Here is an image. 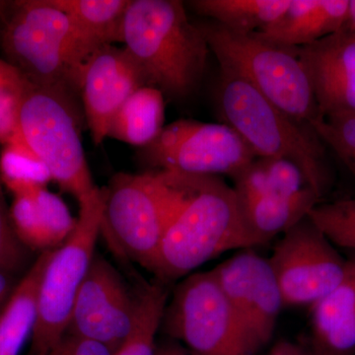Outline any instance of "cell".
Returning a JSON list of instances; mask_svg holds the SVG:
<instances>
[{
    "label": "cell",
    "mask_w": 355,
    "mask_h": 355,
    "mask_svg": "<svg viewBox=\"0 0 355 355\" xmlns=\"http://www.w3.org/2000/svg\"><path fill=\"white\" fill-rule=\"evenodd\" d=\"M153 355H198L180 342L156 345Z\"/></svg>",
    "instance_id": "33"
},
{
    "label": "cell",
    "mask_w": 355,
    "mask_h": 355,
    "mask_svg": "<svg viewBox=\"0 0 355 355\" xmlns=\"http://www.w3.org/2000/svg\"><path fill=\"white\" fill-rule=\"evenodd\" d=\"M123 44L146 85L174 99L197 89L210 51L202 30L178 0H130Z\"/></svg>",
    "instance_id": "2"
},
{
    "label": "cell",
    "mask_w": 355,
    "mask_h": 355,
    "mask_svg": "<svg viewBox=\"0 0 355 355\" xmlns=\"http://www.w3.org/2000/svg\"><path fill=\"white\" fill-rule=\"evenodd\" d=\"M256 246L233 187L202 176L166 231L153 273L168 284L225 252Z\"/></svg>",
    "instance_id": "3"
},
{
    "label": "cell",
    "mask_w": 355,
    "mask_h": 355,
    "mask_svg": "<svg viewBox=\"0 0 355 355\" xmlns=\"http://www.w3.org/2000/svg\"><path fill=\"white\" fill-rule=\"evenodd\" d=\"M2 187L0 180V270L12 275L24 263L26 247L14 231Z\"/></svg>",
    "instance_id": "30"
},
{
    "label": "cell",
    "mask_w": 355,
    "mask_h": 355,
    "mask_svg": "<svg viewBox=\"0 0 355 355\" xmlns=\"http://www.w3.org/2000/svg\"><path fill=\"white\" fill-rule=\"evenodd\" d=\"M311 309L309 342L322 355L355 354V254L342 282Z\"/></svg>",
    "instance_id": "17"
},
{
    "label": "cell",
    "mask_w": 355,
    "mask_h": 355,
    "mask_svg": "<svg viewBox=\"0 0 355 355\" xmlns=\"http://www.w3.org/2000/svg\"><path fill=\"white\" fill-rule=\"evenodd\" d=\"M0 46L30 83L76 102L84 64L98 49L49 0L0 1Z\"/></svg>",
    "instance_id": "1"
},
{
    "label": "cell",
    "mask_w": 355,
    "mask_h": 355,
    "mask_svg": "<svg viewBox=\"0 0 355 355\" xmlns=\"http://www.w3.org/2000/svg\"><path fill=\"white\" fill-rule=\"evenodd\" d=\"M354 355H355V354Z\"/></svg>",
    "instance_id": "36"
},
{
    "label": "cell",
    "mask_w": 355,
    "mask_h": 355,
    "mask_svg": "<svg viewBox=\"0 0 355 355\" xmlns=\"http://www.w3.org/2000/svg\"><path fill=\"white\" fill-rule=\"evenodd\" d=\"M219 76L216 101L223 123L237 132L257 158L295 163L323 198L331 187V173L324 144L311 125L294 121L239 77L222 70Z\"/></svg>",
    "instance_id": "4"
},
{
    "label": "cell",
    "mask_w": 355,
    "mask_h": 355,
    "mask_svg": "<svg viewBox=\"0 0 355 355\" xmlns=\"http://www.w3.org/2000/svg\"><path fill=\"white\" fill-rule=\"evenodd\" d=\"M291 0H193L190 6L200 15L211 18L231 31L254 34L284 13Z\"/></svg>",
    "instance_id": "24"
},
{
    "label": "cell",
    "mask_w": 355,
    "mask_h": 355,
    "mask_svg": "<svg viewBox=\"0 0 355 355\" xmlns=\"http://www.w3.org/2000/svg\"><path fill=\"white\" fill-rule=\"evenodd\" d=\"M310 125L355 178V113L318 116Z\"/></svg>",
    "instance_id": "29"
},
{
    "label": "cell",
    "mask_w": 355,
    "mask_h": 355,
    "mask_svg": "<svg viewBox=\"0 0 355 355\" xmlns=\"http://www.w3.org/2000/svg\"><path fill=\"white\" fill-rule=\"evenodd\" d=\"M342 30L355 34V0H349V14L347 22Z\"/></svg>",
    "instance_id": "35"
},
{
    "label": "cell",
    "mask_w": 355,
    "mask_h": 355,
    "mask_svg": "<svg viewBox=\"0 0 355 355\" xmlns=\"http://www.w3.org/2000/svg\"><path fill=\"white\" fill-rule=\"evenodd\" d=\"M29 80L0 58V144L6 146L19 137L21 105Z\"/></svg>",
    "instance_id": "28"
},
{
    "label": "cell",
    "mask_w": 355,
    "mask_h": 355,
    "mask_svg": "<svg viewBox=\"0 0 355 355\" xmlns=\"http://www.w3.org/2000/svg\"><path fill=\"white\" fill-rule=\"evenodd\" d=\"M284 307H312L340 282L347 260L305 217L284 234L268 259Z\"/></svg>",
    "instance_id": "11"
},
{
    "label": "cell",
    "mask_w": 355,
    "mask_h": 355,
    "mask_svg": "<svg viewBox=\"0 0 355 355\" xmlns=\"http://www.w3.org/2000/svg\"><path fill=\"white\" fill-rule=\"evenodd\" d=\"M232 179L240 202L268 196H293L311 188L301 168L282 158H256Z\"/></svg>",
    "instance_id": "22"
},
{
    "label": "cell",
    "mask_w": 355,
    "mask_h": 355,
    "mask_svg": "<svg viewBox=\"0 0 355 355\" xmlns=\"http://www.w3.org/2000/svg\"><path fill=\"white\" fill-rule=\"evenodd\" d=\"M144 86V77L125 48L104 44L88 58L81 76L80 97L96 146L108 137L116 112Z\"/></svg>",
    "instance_id": "14"
},
{
    "label": "cell",
    "mask_w": 355,
    "mask_h": 355,
    "mask_svg": "<svg viewBox=\"0 0 355 355\" xmlns=\"http://www.w3.org/2000/svg\"><path fill=\"white\" fill-rule=\"evenodd\" d=\"M77 102L30 83L21 105L19 137L50 171L53 181L78 200L94 193L80 137Z\"/></svg>",
    "instance_id": "8"
},
{
    "label": "cell",
    "mask_w": 355,
    "mask_h": 355,
    "mask_svg": "<svg viewBox=\"0 0 355 355\" xmlns=\"http://www.w3.org/2000/svg\"><path fill=\"white\" fill-rule=\"evenodd\" d=\"M308 217L333 244L355 254V197L319 202Z\"/></svg>",
    "instance_id": "27"
},
{
    "label": "cell",
    "mask_w": 355,
    "mask_h": 355,
    "mask_svg": "<svg viewBox=\"0 0 355 355\" xmlns=\"http://www.w3.org/2000/svg\"><path fill=\"white\" fill-rule=\"evenodd\" d=\"M211 272L238 321L261 352L272 340L284 307L268 259L253 248L240 250Z\"/></svg>",
    "instance_id": "12"
},
{
    "label": "cell",
    "mask_w": 355,
    "mask_h": 355,
    "mask_svg": "<svg viewBox=\"0 0 355 355\" xmlns=\"http://www.w3.org/2000/svg\"><path fill=\"white\" fill-rule=\"evenodd\" d=\"M139 309L132 333L114 355H153L156 334L168 303L167 284L156 280L140 289Z\"/></svg>",
    "instance_id": "26"
},
{
    "label": "cell",
    "mask_w": 355,
    "mask_h": 355,
    "mask_svg": "<svg viewBox=\"0 0 355 355\" xmlns=\"http://www.w3.org/2000/svg\"><path fill=\"white\" fill-rule=\"evenodd\" d=\"M49 355H114V352L101 343L65 334Z\"/></svg>",
    "instance_id": "31"
},
{
    "label": "cell",
    "mask_w": 355,
    "mask_h": 355,
    "mask_svg": "<svg viewBox=\"0 0 355 355\" xmlns=\"http://www.w3.org/2000/svg\"><path fill=\"white\" fill-rule=\"evenodd\" d=\"M295 51L310 77L318 116L355 113V34L340 30Z\"/></svg>",
    "instance_id": "15"
},
{
    "label": "cell",
    "mask_w": 355,
    "mask_h": 355,
    "mask_svg": "<svg viewBox=\"0 0 355 355\" xmlns=\"http://www.w3.org/2000/svg\"><path fill=\"white\" fill-rule=\"evenodd\" d=\"M321 200L312 188H306L293 196H268L239 203L248 230L261 246L307 217Z\"/></svg>",
    "instance_id": "19"
},
{
    "label": "cell",
    "mask_w": 355,
    "mask_h": 355,
    "mask_svg": "<svg viewBox=\"0 0 355 355\" xmlns=\"http://www.w3.org/2000/svg\"><path fill=\"white\" fill-rule=\"evenodd\" d=\"M222 71L251 84L268 101L303 125L318 116L310 77L295 49L231 31L216 22L198 25Z\"/></svg>",
    "instance_id": "6"
},
{
    "label": "cell",
    "mask_w": 355,
    "mask_h": 355,
    "mask_svg": "<svg viewBox=\"0 0 355 355\" xmlns=\"http://www.w3.org/2000/svg\"><path fill=\"white\" fill-rule=\"evenodd\" d=\"M12 289V277L11 273L0 270V305L4 302L6 297L11 295Z\"/></svg>",
    "instance_id": "34"
},
{
    "label": "cell",
    "mask_w": 355,
    "mask_h": 355,
    "mask_svg": "<svg viewBox=\"0 0 355 355\" xmlns=\"http://www.w3.org/2000/svg\"><path fill=\"white\" fill-rule=\"evenodd\" d=\"M137 309L139 296L132 297L114 266L95 254L65 334L96 340L116 352L132 333Z\"/></svg>",
    "instance_id": "13"
},
{
    "label": "cell",
    "mask_w": 355,
    "mask_h": 355,
    "mask_svg": "<svg viewBox=\"0 0 355 355\" xmlns=\"http://www.w3.org/2000/svg\"><path fill=\"white\" fill-rule=\"evenodd\" d=\"M200 178L160 170L119 173L105 188L102 229L130 258L153 272L166 231Z\"/></svg>",
    "instance_id": "5"
},
{
    "label": "cell",
    "mask_w": 355,
    "mask_h": 355,
    "mask_svg": "<svg viewBox=\"0 0 355 355\" xmlns=\"http://www.w3.org/2000/svg\"><path fill=\"white\" fill-rule=\"evenodd\" d=\"M96 46L123 43V25L130 0H49Z\"/></svg>",
    "instance_id": "23"
},
{
    "label": "cell",
    "mask_w": 355,
    "mask_h": 355,
    "mask_svg": "<svg viewBox=\"0 0 355 355\" xmlns=\"http://www.w3.org/2000/svg\"><path fill=\"white\" fill-rule=\"evenodd\" d=\"M349 0H291L284 13L254 36L275 46L297 49L340 32Z\"/></svg>",
    "instance_id": "16"
},
{
    "label": "cell",
    "mask_w": 355,
    "mask_h": 355,
    "mask_svg": "<svg viewBox=\"0 0 355 355\" xmlns=\"http://www.w3.org/2000/svg\"><path fill=\"white\" fill-rule=\"evenodd\" d=\"M164 97L149 86L135 91L112 119L107 137L140 148L148 146L164 128Z\"/></svg>",
    "instance_id": "21"
},
{
    "label": "cell",
    "mask_w": 355,
    "mask_h": 355,
    "mask_svg": "<svg viewBox=\"0 0 355 355\" xmlns=\"http://www.w3.org/2000/svg\"><path fill=\"white\" fill-rule=\"evenodd\" d=\"M0 180L14 197H19L46 189L53 178L41 159L18 137L3 146L0 153Z\"/></svg>",
    "instance_id": "25"
},
{
    "label": "cell",
    "mask_w": 355,
    "mask_h": 355,
    "mask_svg": "<svg viewBox=\"0 0 355 355\" xmlns=\"http://www.w3.org/2000/svg\"><path fill=\"white\" fill-rule=\"evenodd\" d=\"M9 211L21 243L43 252L62 246L76 225L64 200L46 189L14 197Z\"/></svg>",
    "instance_id": "18"
},
{
    "label": "cell",
    "mask_w": 355,
    "mask_h": 355,
    "mask_svg": "<svg viewBox=\"0 0 355 355\" xmlns=\"http://www.w3.org/2000/svg\"><path fill=\"white\" fill-rule=\"evenodd\" d=\"M106 189L97 188L79 202L76 225L62 246L53 250L40 282L31 355H49L64 338L79 289L95 256L102 230Z\"/></svg>",
    "instance_id": "7"
},
{
    "label": "cell",
    "mask_w": 355,
    "mask_h": 355,
    "mask_svg": "<svg viewBox=\"0 0 355 355\" xmlns=\"http://www.w3.org/2000/svg\"><path fill=\"white\" fill-rule=\"evenodd\" d=\"M161 324L198 355L260 354L224 297L211 270L188 275L175 288Z\"/></svg>",
    "instance_id": "9"
},
{
    "label": "cell",
    "mask_w": 355,
    "mask_h": 355,
    "mask_svg": "<svg viewBox=\"0 0 355 355\" xmlns=\"http://www.w3.org/2000/svg\"><path fill=\"white\" fill-rule=\"evenodd\" d=\"M266 355H322L314 349L309 340L308 343H300L279 340L272 345V349Z\"/></svg>",
    "instance_id": "32"
},
{
    "label": "cell",
    "mask_w": 355,
    "mask_h": 355,
    "mask_svg": "<svg viewBox=\"0 0 355 355\" xmlns=\"http://www.w3.org/2000/svg\"><path fill=\"white\" fill-rule=\"evenodd\" d=\"M53 251L42 252L0 313V355H19L26 340L31 336L36 321L40 282Z\"/></svg>",
    "instance_id": "20"
},
{
    "label": "cell",
    "mask_w": 355,
    "mask_h": 355,
    "mask_svg": "<svg viewBox=\"0 0 355 355\" xmlns=\"http://www.w3.org/2000/svg\"><path fill=\"white\" fill-rule=\"evenodd\" d=\"M141 162L153 170L191 176L239 174L256 156L225 123L179 120L166 125L140 148Z\"/></svg>",
    "instance_id": "10"
}]
</instances>
